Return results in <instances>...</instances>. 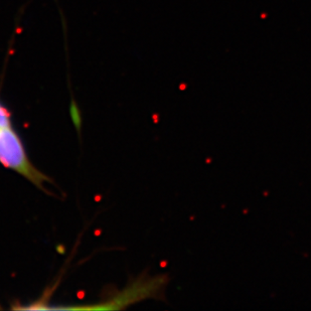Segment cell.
<instances>
[{
  "instance_id": "6da1fadb",
  "label": "cell",
  "mask_w": 311,
  "mask_h": 311,
  "mask_svg": "<svg viewBox=\"0 0 311 311\" xmlns=\"http://www.w3.org/2000/svg\"><path fill=\"white\" fill-rule=\"evenodd\" d=\"M0 164L17 172L44 189L48 177L33 166L29 161L23 142L12 126L0 128Z\"/></svg>"
},
{
  "instance_id": "7a4b0ae2",
  "label": "cell",
  "mask_w": 311,
  "mask_h": 311,
  "mask_svg": "<svg viewBox=\"0 0 311 311\" xmlns=\"http://www.w3.org/2000/svg\"><path fill=\"white\" fill-rule=\"evenodd\" d=\"M8 126H12L11 114L7 108L0 102V128Z\"/></svg>"
}]
</instances>
